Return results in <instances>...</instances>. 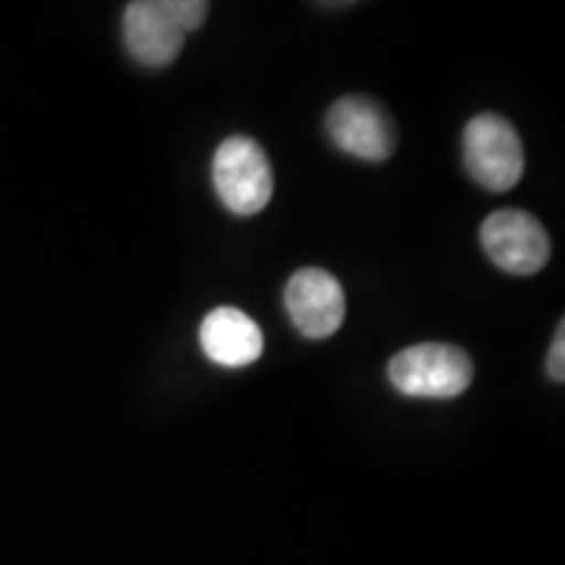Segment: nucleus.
I'll use <instances>...</instances> for the list:
<instances>
[{
  "label": "nucleus",
  "mask_w": 565,
  "mask_h": 565,
  "mask_svg": "<svg viewBox=\"0 0 565 565\" xmlns=\"http://www.w3.org/2000/svg\"><path fill=\"white\" fill-rule=\"evenodd\" d=\"M212 183L233 215L252 217L270 204L275 175L263 147L246 134H233L212 158Z\"/></svg>",
  "instance_id": "obj_1"
},
{
  "label": "nucleus",
  "mask_w": 565,
  "mask_h": 565,
  "mask_svg": "<svg viewBox=\"0 0 565 565\" xmlns=\"http://www.w3.org/2000/svg\"><path fill=\"white\" fill-rule=\"evenodd\" d=\"M387 377L395 391L412 398H456L475 380V364L458 345L416 343L395 353Z\"/></svg>",
  "instance_id": "obj_2"
},
{
  "label": "nucleus",
  "mask_w": 565,
  "mask_h": 565,
  "mask_svg": "<svg viewBox=\"0 0 565 565\" xmlns=\"http://www.w3.org/2000/svg\"><path fill=\"white\" fill-rule=\"evenodd\" d=\"M466 171L490 192H511L524 175V145L511 121L498 113H482L463 129Z\"/></svg>",
  "instance_id": "obj_3"
},
{
  "label": "nucleus",
  "mask_w": 565,
  "mask_h": 565,
  "mask_svg": "<svg viewBox=\"0 0 565 565\" xmlns=\"http://www.w3.org/2000/svg\"><path fill=\"white\" fill-rule=\"evenodd\" d=\"M479 238H482L487 257L500 270L521 275V278L540 273L553 254L545 225L524 210L492 212L482 223Z\"/></svg>",
  "instance_id": "obj_4"
},
{
  "label": "nucleus",
  "mask_w": 565,
  "mask_h": 565,
  "mask_svg": "<svg viewBox=\"0 0 565 565\" xmlns=\"http://www.w3.org/2000/svg\"><path fill=\"white\" fill-rule=\"evenodd\" d=\"M328 134L343 152L366 162H383L395 152L393 118L370 97L345 95L328 110Z\"/></svg>",
  "instance_id": "obj_5"
},
{
  "label": "nucleus",
  "mask_w": 565,
  "mask_h": 565,
  "mask_svg": "<svg viewBox=\"0 0 565 565\" xmlns=\"http://www.w3.org/2000/svg\"><path fill=\"white\" fill-rule=\"evenodd\" d=\"M286 312L301 335L330 338L345 320L343 286L328 270L303 267L286 286Z\"/></svg>",
  "instance_id": "obj_6"
},
{
  "label": "nucleus",
  "mask_w": 565,
  "mask_h": 565,
  "mask_svg": "<svg viewBox=\"0 0 565 565\" xmlns=\"http://www.w3.org/2000/svg\"><path fill=\"white\" fill-rule=\"evenodd\" d=\"M124 40L141 66L162 68L179 58L186 34L168 0H134L124 11Z\"/></svg>",
  "instance_id": "obj_7"
},
{
  "label": "nucleus",
  "mask_w": 565,
  "mask_h": 565,
  "mask_svg": "<svg viewBox=\"0 0 565 565\" xmlns=\"http://www.w3.org/2000/svg\"><path fill=\"white\" fill-rule=\"evenodd\" d=\"M200 345L210 362L242 370L263 356L265 335L242 309L217 307L200 324Z\"/></svg>",
  "instance_id": "obj_8"
},
{
  "label": "nucleus",
  "mask_w": 565,
  "mask_h": 565,
  "mask_svg": "<svg viewBox=\"0 0 565 565\" xmlns=\"http://www.w3.org/2000/svg\"><path fill=\"white\" fill-rule=\"evenodd\" d=\"M168 3H171V11L183 34L200 30L210 13V3H204V0H168Z\"/></svg>",
  "instance_id": "obj_9"
},
{
  "label": "nucleus",
  "mask_w": 565,
  "mask_h": 565,
  "mask_svg": "<svg viewBox=\"0 0 565 565\" xmlns=\"http://www.w3.org/2000/svg\"><path fill=\"white\" fill-rule=\"evenodd\" d=\"M563 353H565V322L557 324L553 349H550V359H547V372H550V377L555 380V383H563V380H565Z\"/></svg>",
  "instance_id": "obj_10"
}]
</instances>
